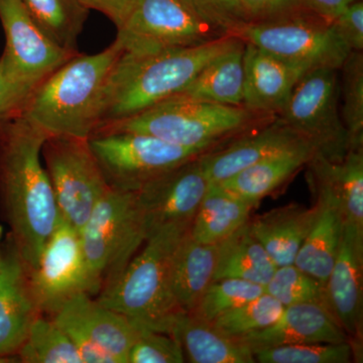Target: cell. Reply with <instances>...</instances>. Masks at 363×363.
I'll return each mask as SVG.
<instances>
[{
    "instance_id": "cell-4",
    "label": "cell",
    "mask_w": 363,
    "mask_h": 363,
    "mask_svg": "<svg viewBox=\"0 0 363 363\" xmlns=\"http://www.w3.org/2000/svg\"><path fill=\"white\" fill-rule=\"evenodd\" d=\"M190 227L169 224L150 234L118 278L98 294V302L140 328L169 334L181 311L171 290L172 259Z\"/></svg>"
},
{
    "instance_id": "cell-32",
    "label": "cell",
    "mask_w": 363,
    "mask_h": 363,
    "mask_svg": "<svg viewBox=\"0 0 363 363\" xmlns=\"http://www.w3.org/2000/svg\"><path fill=\"white\" fill-rule=\"evenodd\" d=\"M339 75V108L350 147H363V52H350Z\"/></svg>"
},
{
    "instance_id": "cell-15",
    "label": "cell",
    "mask_w": 363,
    "mask_h": 363,
    "mask_svg": "<svg viewBox=\"0 0 363 363\" xmlns=\"http://www.w3.org/2000/svg\"><path fill=\"white\" fill-rule=\"evenodd\" d=\"M0 21L6 35L2 56L21 77L33 85L39 86L78 54L55 44L33 20L21 0H0Z\"/></svg>"
},
{
    "instance_id": "cell-7",
    "label": "cell",
    "mask_w": 363,
    "mask_h": 363,
    "mask_svg": "<svg viewBox=\"0 0 363 363\" xmlns=\"http://www.w3.org/2000/svg\"><path fill=\"white\" fill-rule=\"evenodd\" d=\"M339 105V69L316 68L300 79L277 117L311 143L316 154L339 162L350 149Z\"/></svg>"
},
{
    "instance_id": "cell-18",
    "label": "cell",
    "mask_w": 363,
    "mask_h": 363,
    "mask_svg": "<svg viewBox=\"0 0 363 363\" xmlns=\"http://www.w3.org/2000/svg\"><path fill=\"white\" fill-rule=\"evenodd\" d=\"M304 147L313 145L276 117L262 130L238 138L222 149L213 147L199 160L210 183L220 184L262 160Z\"/></svg>"
},
{
    "instance_id": "cell-43",
    "label": "cell",
    "mask_w": 363,
    "mask_h": 363,
    "mask_svg": "<svg viewBox=\"0 0 363 363\" xmlns=\"http://www.w3.org/2000/svg\"><path fill=\"white\" fill-rule=\"evenodd\" d=\"M312 13L331 21L351 2L355 0H302Z\"/></svg>"
},
{
    "instance_id": "cell-3",
    "label": "cell",
    "mask_w": 363,
    "mask_h": 363,
    "mask_svg": "<svg viewBox=\"0 0 363 363\" xmlns=\"http://www.w3.org/2000/svg\"><path fill=\"white\" fill-rule=\"evenodd\" d=\"M121 52L114 40L97 54L72 57L38 86L23 118L48 136L90 138L99 124L105 83Z\"/></svg>"
},
{
    "instance_id": "cell-9",
    "label": "cell",
    "mask_w": 363,
    "mask_h": 363,
    "mask_svg": "<svg viewBox=\"0 0 363 363\" xmlns=\"http://www.w3.org/2000/svg\"><path fill=\"white\" fill-rule=\"evenodd\" d=\"M233 35L309 71L340 69L351 52L331 21L314 13L250 23Z\"/></svg>"
},
{
    "instance_id": "cell-29",
    "label": "cell",
    "mask_w": 363,
    "mask_h": 363,
    "mask_svg": "<svg viewBox=\"0 0 363 363\" xmlns=\"http://www.w3.org/2000/svg\"><path fill=\"white\" fill-rule=\"evenodd\" d=\"M255 207L219 184L210 183L191 224L190 235L206 245L219 243L250 220Z\"/></svg>"
},
{
    "instance_id": "cell-8",
    "label": "cell",
    "mask_w": 363,
    "mask_h": 363,
    "mask_svg": "<svg viewBox=\"0 0 363 363\" xmlns=\"http://www.w3.org/2000/svg\"><path fill=\"white\" fill-rule=\"evenodd\" d=\"M89 143L109 187L128 192L210 150L188 149L133 131L93 135Z\"/></svg>"
},
{
    "instance_id": "cell-27",
    "label": "cell",
    "mask_w": 363,
    "mask_h": 363,
    "mask_svg": "<svg viewBox=\"0 0 363 363\" xmlns=\"http://www.w3.org/2000/svg\"><path fill=\"white\" fill-rule=\"evenodd\" d=\"M245 42L222 52L208 63L179 94L200 101L243 106Z\"/></svg>"
},
{
    "instance_id": "cell-23",
    "label": "cell",
    "mask_w": 363,
    "mask_h": 363,
    "mask_svg": "<svg viewBox=\"0 0 363 363\" xmlns=\"http://www.w3.org/2000/svg\"><path fill=\"white\" fill-rule=\"evenodd\" d=\"M306 166L308 182L328 190L338 203L344 223L363 234V147H350L339 162L315 154Z\"/></svg>"
},
{
    "instance_id": "cell-25",
    "label": "cell",
    "mask_w": 363,
    "mask_h": 363,
    "mask_svg": "<svg viewBox=\"0 0 363 363\" xmlns=\"http://www.w3.org/2000/svg\"><path fill=\"white\" fill-rule=\"evenodd\" d=\"M218 243L195 240L190 229L182 238L172 259L169 281L181 311H194L208 286L213 281Z\"/></svg>"
},
{
    "instance_id": "cell-35",
    "label": "cell",
    "mask_w": 363,
    "mask_h": 363,
    "mask_svg": "<svg viewBox=\"0 0 363 363\" xmlns=\"http://www.w3.org/2000/svg\"><path fill=\"white\" fill-rule=\"evenodd\" d=\"M264 289L284 307L304 303H319L328 307L325 285L294 264L277 267Z\"/></svg>"
},
{
    "instance_id": "cell-1",
    "label": "cell",
    "mask_w": 363,
    "mask_h": 363,
    "mask_svg": "<svg viewBox=\"0 0 363 363\" xmlns=\"http://www.w3.org/2000/svg\"><path fill=\"white\" fill-rule=\"evenodd\" d=\"M48 135L23 116L0 130V209L28 271L62 217L42 159Z\"/></svg>"
},
{
    "instance_id": "cell-28",
    "label": "cell",
    "mask_w": 363,
    "mask_h": 363,
    "mask_svg": "<svg viewBox=\"0 0 363 363\" xmlns=\"http://www.w3.org/2000/svg\"><path fill=\"white\" fill-rule=\"evenodd\" d=\"M277 266L248 221L218 243L214 279H240L266 286Z\"/></svg>"
},
{
    "instance_id": "cell-31",
    "label": "cell",
    "mask_w": 363,
    "mask_h": 363,
    "mask_svg": "<svg viewBox=\"0 0 363 363\" xmlns=\"http://www.w3.org/2000/svg\"><path fill=\"white\" fill-rule=\"evenodd\" d=\"M16 362L82 363L77 348L54 318L40 314L33 322Z\"/></svg>"
},
{
    "instance_id": "cell-41",
    "label": "cell",
    "mask_w": 363,
    "mask_h": 363,
    "mask_svg": "<svg viewBox=\"0 0 363 363\" xmlns=\"http://www.w3.org/2000/svg\"><path fill=\"white\" fill-rule=\"evenodd\" d=\"M241 2L250 14L252 23L312 13L302 0H241Z\"/></svg>"
},
{
    "instance_id": "cell-10",
    "label": "cell",
    "mask_w": 363,
    "mask_h": 363,
    "mask_svg": "<svg viewBox=\"0 0 363 363\" xmlns=\"http://www.w3.org/2000/svg\"><path fill=\"white\" fill-rule=\"evenodd\" d=\"M42 159L62 219L79 233L111 189L91 150L89 138L48 136Z\"/></svg>"
},
{
    "instance_id": "cell-17",
    "label": "cell",
    "mask_w": 363,
    "mask_h": 363,
    "mask_svg": "<svg viewBox=\"0 0 363 363\" xmlns=\"http://www.w3.org/2000/svg\"><path fill=\"white\" fill-rule=\"evenodd\" d=\"M40 314L30 290L28 269L13 241L7 238L0 271V363L16 359L30 327Z\"/></svg>"
},
{
    "instance_id": "cell-38",
    "label": "cell",
    "mask_w": 363,
    "mask_h": 363,
    "mask_svg": "<svg viewBox=\"0 0 363 363\" xmlns=\"http://www.w3.org/2000/svg\"><path fill=\"white\" fill-rule=\"evenodd\" d=\"M183 362H186L183 350L173 336L145 328L138 330L128 355V363Z\"/></svg>"
},
{
    "instance_id": "cell-2",
    "label": "cell",
    "mask_w": 363,
    "mask_h": 363,
    "mask_svg": "<svg viewBox=\"0 0 363 363\" xmlns=\"http://www.w3.org/2000/svg\"><path fill=\"white\" fill-rule=\"evenodd\" d=\"M240 40L224 35L206 44L152 54L123 51L105 83L97 128L135 116L179 94L208 63Z\"/></svg>"
},
{
    "instance_id": "cell-33",
    "label": "cell",
    "mask_w": 363,
    "mask_h": 363,
    "mask_svg": "<svg viewBox=\"0 0 363 363\" xmlns=\"http://www.w3.org/2000/svg\"><path fill=\"white\" fill-rule=\"evenodd\" d=\"M284 306L267 293L224 313L212 323L229 337L242 339L264 330L278 320Z\"/></svg>"
},
{
    "instance_id": "cell-39",
    "label": "cell",
    "mask_w": 363,
    "mask_h": 363,
    "mask_svg": "<svg viewBox=\"0 0 363 363\" xmlns=\"http://www.w3.org/2000/svg\"><path fill=\"white\" fill-rule=\"evenodd\" d=\"M200 16L225 35H233L252 23L241 0H187Z\"/></svg>"
},
{
    "instance_id": "cell-40",
    "label": "cell",
    "mask_w": 363,
    "mask_h": 363,
    "mask_svg": "<svg viewBox=\"0 0 363 363\" xmlns=\"http://www.w3.org/2000/svg\"><path fill=\"white\" fill-rule=\"evenodd\" d=\"M332 28L351 52L363 51V1L355 0L331 21Z\"/></svg>"
},
{
    "instance_id": "cell-11",
    "label": "cell",
    "mask_w": 363,
    "mask_h": 363,
    "mask_svg": "<svg viewBox=\"0 0 363 363\" xmlns=\"http://www.w3.org/2000/svg\"><path fill=\"white\" fill-rule=\"evenodd\" d=\"M225 35L183 0H136L116 42L123 52L152 54L206 44Z\"/></svg>"
},
{
    "instance_id": "cell-34",
    "label": "cell",
    "mask_w": 363,
    "mask_h": 363,
    "mask_svg": "<svg viewBox=\"0 0 363 363\" xmlns=\"http://www.w3.org/2000/svg\"><path fill=\"white\" fill-rule=\"evenodd\" d=\"M266 293L264 286L240 279H213L194 309L195 315L213 322L224 313Z\"/></svg>"
},
{
    "instance_id": "cell-37",
    "label": "cell",
    "mask_w": 363,
    "mask_h": 363,
    "mask_svg": "<svg viewBox=\"0 0 363 363\" xmlns=\"http://www.w3.org/2000/svg\"><path fill=\"white\" fill-rule=\"evenodd\" d=\"M38 86L21 77L4 56L0 57V130L23 116Z\"/></svg>"
},
{
    "instance_id": "cell-5",
    "label": "cell",
    "mask_w": 363,
    "mask_h": 363,
    "mask_svg": "<svg viewBox=\"0 0 363 363\" xmlns=\"http://www.w3.org/2000/svg\"><path fill=\"white\" fill-rule=\"evenodd\" d=\"M264 117L243 106H227L177 94L116 123L98 128L93 135L133 131L156 136L188 149L211 150L227 138L247 130Z\"/></svg>"
},
{
    "instance_id": "cell-14",
    "label": "cell",
    "mask_w": 363,
    "mask_h": 363,
    "mask_svg": "<svg viewBox=\"0 0 363 363\" xmlns=\"http://www.w3.org/2000/svg\"><path fill=\"white\" fill-rule=\"evenodd\" d=\"M199 157L155 177L136 191L147 238L169 224H192L210 186Z\"/></svg>"
},
{
    "instance_id": "cell-16",
    "label": "cell",
    "mask_w": 363,
    "mask_h": 363,
    "mask_svg": "<svg viewBox=\"0 0 363 363\" xmlns=\"http://www.w3.org/2000/svg\"><path fill=\"white\" fill-rule=\"evenodd\" d=\"M325 288L329 309L358 359L363 337V234L348 224L344 223L340 250Z\"/></svg>"
},
{
    "instance_id": "cell-42",
    "label": "cell",
    "mask_w": 363,
    "mask_h": 363,
    "mask_svg": "<svg viewBox=\"0 0 363 363\" xmlns=\"http://www.w3.org/2000/svg\"><path fill=\"white\" fill-rule=\"evenodd\" d=\"M86 9L99 11L116 26L121 28L128 20L136 0H78Z\"/></svg>"
},
{
    "instance_id": "cell-19",
    "label": "cell",
    "mask_w": 363,
    "mask_h": 363,
    "mask_svg": "<svg viewBox=\"0 0 363 363\" xmlns=\"http://www.w3.org/2000/svg\"><path fill=\"white\" fill-rule=\"evenodd\" d=\"M243 71V107L269 117L278 116L295 86L309 70L245 43Z\"/></svg>"
},
{
    "instance_id": "cell-13",
    "label": "cell",
    "mask_w": 363,
    "mask_h": 363,
    "mask_svg": "<svg viewBox=\"0 0 363 363\" xmlns=\"http://www.w3.org/2000/svg\"><path fill=\"white\" fill-rule=\"evenodd\" d=\"M52 317L77 348L82 363H128L140 328L128 317L88 294L71 298Z\"/></svg>"
},
{
    "instance_id": "cell-21",
    "label": "cell",
    "mask_w": 363,
    "mask_h": 363,
    "mask_svg": "<svg viewBox=\"0 0 363 363\" xmlns=\"http://www.w3.org/2000/svg\"><path fill=\"white\" fill-rule=\"evenodd\" d=\"M319 214V204L312 207L291 203L248 220L250 231L269 253L277 267L295 262L298 250Z\"/></svg>"
},
{
    "instance_id": "cell-22",
    "label": "cell",
    "mask_w": 363,
    "mask_h": 363,
    "mask_svg": "<svg viewBox=\"0 0 363 363\" xmlns=\"http://www.w3.org/2000/svg\"><path fill=\"white\" fill-rule=\"evenodd\" d=\"M309 184L319 204V214L294 264L326 285L340 250L344 220L333 195L322 186Z\"/></svg>"
},
{
    "instance_id": "cell-20",
    "label": "cell",
    "mask_w": 363,
    "mask_h": 363,
    "mask_svg": "<svg viewBox=\"0 0 363 363\" xmlns=\"http://www.w3.org/2000/svg\"><path fill=\"white\" fill-rule=\"evenodd\" d=\"M240 341L253 353L290 344L342 343L350 339L326 305L304 303L284 307L274 324Z\"/></svg>"
},
{
    "instance_id": "cell-45",
    "label": "cell",
    "mask_w": 363,
    "mask_h": 363,
    "mask_svg": "<svg viewBox=\"0 0 363 363\" xmlns=\"http://www.w3.org/2000/svg\"><path fill=\"white\" fill-rule=\"evenodd\" d=\"M183 1H185V2H186V4H188L187 0H183Z\"/></svg>"
},
{
    "instance_id": "cell-26",
    "label": "cell",
    "mask_w": 363,
    "mask_h": 363,
    "mask_svg": "<svg viewBox=\"0 0 363 363\" xmlns=\"http://www.w3.org/2000/svg\"><path fill=\"white\" fill-rule=\"evenodd\" d=\"M315 154L312 147L286 150L241 169L219 185L257 206L290 180Z\"/></svg>"
},
{
    "instance_id": "cell-30",
    "label": "cell",
    "mask_w": 363,
    "mask_h": 363,
    "mask_svg": "<svg viewBox=\"0 0 363 363\" xmlns=\"http://www.w3.org/2000/svg\"><path fill=\"white\" fill-rule=\"evenodd\" d=\"M40 30L55 43L77 52L78 39L89 11L78 0H21Z\"/></svg>"
},
{
    "instance_id": "cell-44",
    "label": "cell",
    "mask_w": 363,
    "mask_h": 363,
    "mask_svg": "<svg viewBox=\"0 0 363 363\" xmlns=\"http://www.w3.org/2000/svg\"><path fill=\"white\" fill-rule=\"evenodd\" d=\"M2 259H4V228L0 225V271H1Z\"/></svg>"
},
{
    "instance_id": "cell-6",
    "label": "cell",
    "mask_w": 363,
    "mask_h": 363,
    "mask_svg": "<svg viewBox=\"0 0 363 363\" xmlns=\"http://www.w3.org/2000/svg\"><path fill=\"white\" fill-rule=\"evenodd\" d=\"M79 236L91 274L102 290L118 278L147 241L136 192L109 189Z\"/></svg>"
},
{
    "instance_id": "cell-36",
    "label": "cell",
    "mask_w": 363,
    "mask_h": 363,
    "mask_svg": "<svg viewBox=\"0 0 363 363\" xmlns=\"http://www.w3.org/2000/svg\"><path fill=\"white\" fill-rule=\"evenodd\" d=\"M253 357L260 363H350L355 353L350 342L301 343L257 350Z\"/></svg>"
},
{
    "instance_id": "cell-12",
    "label": "cell",
    "mask_w": 363,
    "mask_h": 363,
    "mask_svg": "<svg viewBox=\"0 0 363 363\" xmlns=\"http://www.w3.org/2000/svg\"><path fill=\"white\" fill-rule=\"evenodd\" d=\"M28 272L33 298L45 316L52 317L80 294L94 297L101 291L88 267L78 231L63 219L45 242L37 266Z\"/></svg>"
},
{
    "instance_id": "cell-24",
    "label": "cell",
    "mask_w": 363,
    "mask_h": 363,
    "mask_svg": "<svg viewBox=\"0 0 363 363\" xmlns=\"http://www.w3.org/2000/svg\"><path fill=\"white\" fill-rule=\"evenodd\" d=\"M169 334L180 344L186 362H255L247 344L240 339L229 337L212 322L192 312L177 313Z\"/></svg>"
}]
</instances>
